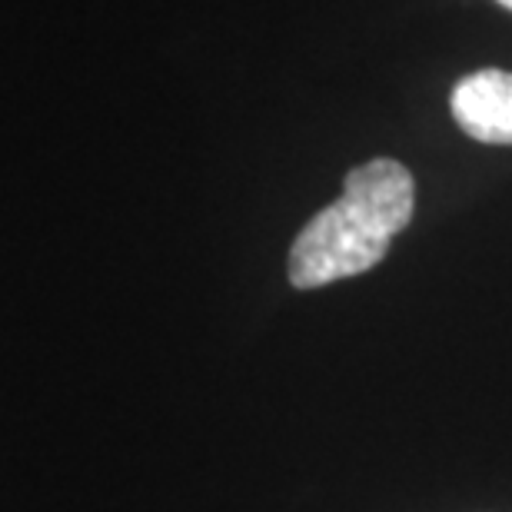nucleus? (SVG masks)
I'll return each instance as SVG.
<instances>
[{
	"instance_id": "1",
	"label": "nucleus",
	"mask_w": 512,
	"mask_h": 512,
	"mask_svg": "<svg viewBox=\"0 0 512 512\" xmlns=\"http://www.w3.org/2000/svg\"><path fill=\"white\" fill-rule=\"evenodd\" d=\"M413 177L396 160H370L346 173L343 197L320 210L300 230L290 250L296 290L346 280L373 270L389 253L396 233L413 220Z\"/></svg>"
},
{
	"instance_id": "2",
	"label": "nucleus",
	"mask_w": 512,
	"mask_h": 512,
	"mask_svg": "<svg viewBox=\"0 0 512 512\" xmlns=\"http://www.w3.org/2000/svg\"><path fill=\"white\" fill-rule=\"evenodd\" d=\"M453 120L466 137L479 143L512 147V74L509 70H476L453 90Z\"/></svg>"
},
{
	"instance_id": "3",
	"label": "nucleus",
	"mask_w": 512,
	"mask_h": 512,
	"mask_svg": "<svg viewBox=\"0 0 512 512\" xmlns=\"http://www.w3.org/2000/svg\"><path fill=\"white\" fill-rule=\"evenodd\" d=\"M496 4H503V7H509V10H512V0H496Z\"/></svg>"
}]
</instances>
